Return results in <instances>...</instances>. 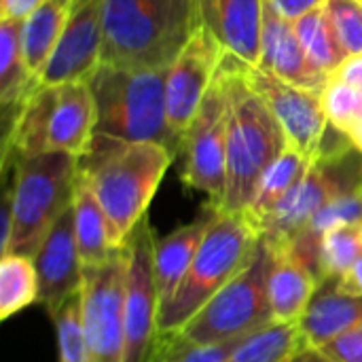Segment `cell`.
<instances>
[{
  "mask_svg": "<svg viewBox=\"0 0 362 362\" xmlns=\"http://www.w3.org/2000/svg\"><path fill=\"white\" fill-rule=\"evenodd\" d=\"M174 159L176 153L163 144L93 136L89 153L81 157V174L108 218L115 248H121L148 214V206Z\"/></svg>",
  "mask_w": 362,
  "mask_h": 362,
  "instance_id": "obj_1",
  "label": "cell"
},
{
  "mask_svg": "<svg viewBox=\"0 0 362 362\" xmlns=\"http://www.w3.org/2000/svg\"><path fill=\"white\" fill-rule=\"evenodd\" d=\"M218 78L227 100V189L221 212H244L259 180L288 142L278 119L250 87L244 62L225 53Z\"/></svg>",
  "mask_w": 362,
  "mask_h": 362,
  "instance_id": "obj_2",
  "label": "cell"
},
{
  "mask_svg": "<svg viewBox=\"0 0 362 362\" xmlns=\"http://www.w3.org/2000/svg\"><path fill=\"white\" fill-rule=\"evenodd\" d=\"M199 25L197 0H106L102 64L165 70Z\"/></svg>",
  "mask_w": 362,
  "mask_h": 362,
  "instance_id": "obj_3",
  "label": "cell"
},
{
  "mask_svg": "<svg viewBox=\"0 0 362 362\" xmlns=\"http://www.w3.org/2000/svg\"><path fill=\"white\" fill-rule=\"evenodd\" d=\"M98 125V108L87 81L40 85L17 115L4 123L2 172L21 157L68 153L85 157Z\"/></svg>",
  "mask_w": 362,
  "mask_h": 362,
  "instance_id": "obj_4",
  "label": "cell"
},
{
  "mask_svg": "<svg viewBox=\"0 0 362 362\" xmlns=\"http://www.w3.org/2000/svg\"><path fill=\"white\" fill-rule=\"evenodd\" d=\"M78 168L81 159L74 155L40 153L21 157L2 172V199L13 216L11 242L2 255L34 259L47 233L74 204Z\"/></svg>",
  "mask_w": 362,
  "mask_h": 362,
  "instance_id": "obj_5",
  "label": "cell"
},
{
  "mask_svg": "<svg viewBox=\"0 0 362 362\" xmlns=\"http://www.w3.org/2000/svg\"><path fill=\"white\" fill-rule=\"evenodd\" d=\"M165 70L100 64L89 89L98 108L95 134L121 142H155L180 153L182 140L168 121Z\"/></svg>",
  "mask_w": 362,
  "mask_h": 362,
  "instance_id": "obj_6",
  "label": "cell"
},
{
  "mask_svg": "<svg viewBox=\"0 0 362 362\" xmlns=\"http://www.w3.org/2000/svg\"><path fill=\"white\" fill-rule=\"evenodd\" d=\"M210 212L208 231L180 288L161 308V337H176L214 295L246 269L259 248L261 235L242 212H221L212 208Z\"/></svg>",
  "mask_w": 362,
  "mask_h": 362,
  "instance_id": "obj_7",
  "label": "cell"
},
{
  "mask_svg": "<svg viewBox=\"0 0 362 362\" xmlns=\"http://www.w3.org/2000/svg\"><path fill=\"white\" fill-rule=\"evenodd\" d=\"M356 189H362V153L348 136L339 134L269 214L261 240L274 250L291 248L305 225L327 204Z\"/></svg>",
  "mask_w": 362,
  "mask_h": 362,
  "instance_id": "obj_8",
  "label": "cell"
},
{
  "mask_svg": "<svg viewBox=\"0 0 362 362\" xmlns=\"http://www.w3.org/2000/svg\"><path fill=\"white\" fill-rule=\"evenodd\" d=\"M272 259V248L261 240L246 269L214 295L176 339L187 346H221L246 339L274 325L267 299Z\"/></svg>",
  "mask_w": 362,
  "mask_h": 362,
  "instance_id": "obj_9",
  "label": "cell"
},
{
  "mask_svg": "<svg viewBox=\"0 0 362 362\" xmlns=\"http://www.w3.org/2000/svg\"><path fill=\"white\" fill-rule=\"evenodd\" d=\"M155 233L148 214L125 240V344L121 362H161L168 339L159 331L161 299L153 274Z\"/></svg>",
  "mask_w": 362,
  "mask_h": 362,
  "instance_id": "obj_10",
  "label": "cell"
},
{
  "mask_svg": "<svg viewBox=\"0 0 362 362\" xmlns=\"http://www.w3.org/2000/svg\"><path fill=\"white\" fill-rule=\"evenodd\" d=\"M180 178L206 193L208 208L221 210L227 189V100L216 74L180 144Z\"/></svg>",
  "mask_w": 362,
  "mask_h": 362,
  "instance_id": "obj_11",
  "label": "cell"
},
{
  "mask_svg": "<svg viewBox=\"0 0 362 362\" xmlns=\"http://www.w3.org/2000/svg\"><path fill=\"white\" fill-rule=\"evenodd\" d=\"M125 272V244L104 265L83 269L81 322L91 362L123 361Z\"/></svg>",
  "mask_w": 362,
  "mask_h": 362,
  "instance_id": "obj_12",
  "label": "cell"
},
{
  "mask_svg": "<svg viewBox=\"0 0 362 362\" xmlns=\"http://www.w3.org/2000/svg\"><path fill=\"white\" fill-rule=\"evenodd\" d=\"M244 72L250 87L261 95L272 115L278 119L288 146L303 155L310 163L318 161L325 155L327 140L333 132L320 95L284 83L259 66L244 64Z\"/></svg>",
  "mask_w": 362,
  "mask_h": 362,
  "instance_id": "obj_13",
  "label": "cell"
},
{
  "mask_svg": "<svg viewBox=\"0 0 362 362\" xmlns=\"http://www.w3.org/2000/svg\"><path fill=\"white\" fill-rule=\"evenodd\" d=\"M225 53L218 38L202 23L170 64L165 76L168 121L180 140L214 85Z\"/></svg>",
  "mask_w": 362,
  "mask_h": 362,
  "instance_id": "obj_14",
  "label": "cell"
},
{
  "mask_svg": "<svg viewBox=\"0 0 362 362\" xmlns=\"http://www.w3.org/2000/svg\"><path fill=\"white\" fill-rule=\"evenodd\" d=\"M104 2L106 0H74L68 25L45 66L40 85L89 81L100 68L104 47Z\"/></svg>",
  "mask_w": 362,
  "mask_h": 362,
  "instance_id": "obj_15",
  "label": "cell"
},
{
  "mask_svg": "<svg viewBox=\"0 0 362 362\" xmlns=\"http://www.w3.org/2000/svg\"><path fill=\"white\" fill-rule=\"evenodd\" d=\"M38 274V303L49 312H57L68 299L83 288V263L74 233V208H68L55 227L47 233L34 255Z\"/></svg>",
  "mask_w": 362,
  "mask_h": 362,
  "instance_id": "obj_16",
  "label": "cell"
},
{
  "mask_svg": "<svg viewBox=\"0 0 362 362\" xmlns=\"http://www.w3.org/2000/svg\"><path fill=\"white\" fill-rule=\"evenodd\" d=\"M261 70L278 76L284 83L295 87L322 93L329 83V74L318 70L308 57L295 25L280 15H276L269 6L263 4V38H261V57L257 64Z\"/></svg>",
  "mask_w": 362,
  "mask_h": 362,
  "instance_id": "obj_17",
  "label": "cell"
},
{
  "mask_svg": "<svg viewBox=\"0 0 362 362\" xmlns=\"http://www.w3.org/2000/svg\"><path fill=\"white\" fill-rule=\"evenodd\" d=\"M202 23L223 49L248 66H257L263 38V0H197Z\"/></svg>",
  "mask_w": 362,
  "mask_h": 362,
  "instance_id": "obj_18",
  "label": "cell"
},
{
  "mask_svg": "<svg viewBox=\"0 0 362 362\" xmlns=\"http://www.w3.org/2000/svg\"><path fill=\"white\" fill-rule=\"evenodd\" d=\"M272 267L267 276V299L276 325H293L303 318L318 293L316 274L288 250L272 248Z\"/></svg>",
  "mask_w": 362,
  "mask_h": 362,
  "instance_id": "obj_19",
  "label": "cell"
},
{
  "mask_svg": "<svg viewBox=\"0 0 362 362\" xmlns=\"http://www.w3.org/2000/svg\"><path fill=\"white\" fill-rule=\"evenodd\" d=\"M362 327V297L337 291L335 282H322L308 312L299 320L310 350H320L339 335Z\"/></svg>",
  "mask_w": 362,
  "mask_h": 362,
  "instance_id": "obj_20",
  "label": "cell"
},
{
  "mask_svg": "<svg viewBox=\"0 0 362 362\" xmlns=\"http://www.w3.org/2000/svg\"><path fill=\"white\" fill-rule=\"evenodd\" d=\"M206 216L195 218L193 223L172 231L165 238L155 240V248H153V274H155V286L161 299V308L176 295V291L180 288L193 257L208 231L212 212L210 208H206Z\"/></svg>",
  "mask_w": 362,
  "mask_h": 362,
  "instance_id": "obj_21",
  "label": "cell"
},
{
  "mask_svg": "<svg viewBox=\"0 0 362 362\" xmlns=\"http://www.w3.org/2000/svg\"><path fill=\"white\" fill-rule=\"evenodd\" d=\"M72 208H74L76 246H78L83 269L104 265L119 248H115V244H112L108 218H106L102 206L98 204L87 178L81 174V168H78Z\"/></svg>",
  "mask_w": 362,
  "mask_h": 362,
  "instance_id": "obj_22",
  "label": "cell"
},
{
  "mask_svg": "<svg viewBox=\"0 0 362 362\" xmlns=\"http://www.w3.org/2000/svg\"><path fill=\"white\" fill-rule=\"evenodd\" d=\"M40 87L28 68L21 47V21H0V104L4 123L11 121L28 98Z\"/></svg>",
  "mask_w": 362,
  "mask_h": 362,
  "instance_id": "obj_23",
  "label": "cell"
},
{
  "mask_svg": "<svg viewBox=\"0 0 362 362\" xmlns=\"http://www.w3.org/2000/svg\"><path fill=\"white\" fill-rule=\"evenodd\" d=\"M74 0H45L28 19L21 21V47L28 62L30 72L40 83V76L45 72V66L55 51L70 13H72Z\"/></svg>",
  "mask_w": 362,
  "mask_h": 362,
  "instance_id": "obj_24",
  "label": "cell"
},
{
  "mask_svg": "<svg viewBox=\"0 0 362 362\" xmlns=\"http://www.w3.org/2000/svg\"><path fill=\"white\" fill-rule=\"evenodd\" d=\"M310 161L299 155L297 151H293L291 146L267 168V172L263 174V178L257 185V191L250 199V204L246 206V210L242 212L248 223L255 227V231L261 235L265 221L269 218V214L280 206V202L293 191V187L305 176V172L310 170Z\"/></svg>",
  "mask_w": 362,
  "mask_h": 362,
  "instance_id": "obj_25",
  "label": "cell"
},
{
  "mask_svg": "<svg viewBox=\"0 0 362 362\" xmlns=\"http://www.w3.org/2000/svg\"><path fill=\"white\" fill-rule=\"evenodd\" d=\"M38 274L34 259L23 255L0 257V318L6 320L38 303Z\"/></svg>",
  "mask_w": 362,
  "mask_h": 362,
  "instance_id": "obj_26",
  "label": "cell"
},
{
  "mask_svg": "<svg viewBox=\"0 0 362 362\" xmlns=\"http://www.w3.org/2000/svg\"><path fill=\"white\" fill-rule=\"evenodd\" d=\"M295 32L308 53V57L312 59V64L322 70L325 74L333 76L335 70L348 59V55L344 53L325 8H316L308 15H303L301 19H297L295 23Z\"/></svg>",
  "mask_w": 362,
  "mask_h": 362,
  "instance_id": "obj_27",
  "label": "cell"
},
{
  "mask_svg": "<svg viewBox=\"0 0 362 362\" xmlns=\"http://www.w3.org/2000/svg\"><path fill=\"white\" fill-rule=\"evenodd\" d=\"M362 257V225H346L325 233L318 250V282H339Z\"/></svg>",
  "mask_w": 362,
  "mask_h": 362,
  "instance_id": "obj_28",
  "label": "cell"
},
{
  "mask_svg": "<svg viewBox=\"0 0 362 362\" xmlns=\"http://www.w3.org/2000/svg\"><path fill=\"white\" fill-rule=\"evenodd\" d=\"M320 102L331 127L350 136L362 119V89L331 76L320 93Z\"/></svg>",
  "mask_w": 362,
  "mask_h": 362,
  "instance_id": "obj_29",
  "label": "cell"
},
{
  "mask_svg": "<svg viewBox=\"0 0 362 362\" xmlns=\"http://www.w3.org/2000/svg\"><path fill=\"white\" fill-rule=\"evenodd\" d=\"M57 333L59 362H91L81 322V293L68 299L57 312L49 314Z\"/></svg>",
  "mask_w": 362,
  "mask_h": 362,
  "instance_id": "obj_30",
  "label": "cell"
},
{
  "mask_svg": "<svg viewBox=\"0 0 362 362\" xmlns=\"http://www.w3.org/2000/svg\"><path fill=\"white\" fill-rule=\"evenodd\" d=\"M327 19L348 57L362 53V2L358 0H325Z\"/></svg>",
  "mask_w": 362,
  "mask_h": 362,
  "instance_id": "obj_31",
  "label": "cell"
},
{
  "mask_svg": "<svg viewBox=\"0 0 362 362\" xmlns=\"http://www.w3.org/2000/svg\"><path fill=\"white\" fill-rule=\"evenodd\" d=\"M168 352L161 362H225L233 348L242 341L221 344V346H187L176 337H168Z\"/></svg>",
  "mask_w": 362,
  "mask_h": 362,
  "instance_id": "obj_32",
  "label": "cell"
},
{
  "mask_svg": "<svg viewBox=\"0 0 362 362\" xmlns=\"http://www.w3.org/2000/svg\"><path fill=\"white\" fill-rule=\"evenodd\" d=\"M316 352L325 362H362V327L339 335Z\"/></svg>",
  "mask_w": 362,
  "mask_h": 362,
  "instance_id": "obj_33",
  "label": "cell"
},
{
  "mask_svg": "<svg viewBox=\"0 0 362 362\" xmlns=\"http://www.w3.org/2000/svg\"><path fill=\"white\" fill-rule=\"evenodd\" d=\"M265 6H269L276 15H280L282 19L295 23L297 19H301L303 15L320 8L325 4V0H263Z\"/></svg>",
  "mask_w": 362,
  "mask_h": 362,
  "instance_id": "obj_34",
  "label": "cell"
},
{
  "mask_svg": "<svg viewBox=\"0 0 362 362\" xmlns=\"http://www.w3.org/2000/svg\"><path fill=\"white\" fill-rule=\"evenodd\" d=\"M45 0H0V21H23Z\"/></svg>",
  "mask_w": 362,
  "mask_h": 362,
  "instance_id": "obj_35",
  "label": "cell"
},
{
  "mask_svg": "<svg viewBox=\"0 0 362 362\" xmlns=\"http://www.w3.org/2000/svg\"><path fill=\"white\" fill-rule=\"evenodd\" d=\"M335 78L344 81V83H350L354 87L362 89V53L361 55H352L348 57L333 74Z\"/></svg>",
  "mask_w": 362,
  "mask_h": 362,
  "instance_id": "obj_36",
  "label": "cell"
},
{
  "mask_svg": "<svg viewBox=\"0 0 362 362\" xmlns=\"http://www.w3.org/2000/svg\"><path fill=\"white\" fill-rule=\"evenodd\" d=\"M337 291L346 293V295H356L362 297V257L344 274V278L339 282H335Z\"/></svg>",
  "mask_w": 362,
  "mask_h": 362,
  "instance_id": "obj_37",
  "label": "cell"
},
{
  "mask_svg": "<svg viewBox=\"0 0 362 362\" xmlns=\"http://www.w3.org/2000/svg\"><path fill=\"white\" fill-rule=\"evenodd\" d=\"M348 138H350V142H352V144H354V146H356V148L362 153V119L358 121V125L352 129V134H350Z\"/></svg>",
  "mask_w": 362,
  "mask_h": 362,
  "instance_id": "obj_38",
  "label": "cell"
},
{
  "mask_svg": "<svg viewBox=\"0 0 362 362\" xmlns=\"http://www.w3.org/2000/svg\"><path fill=\"white\" fill-rule=\"evenodd\" d=\"M358 2H362V0H358Z\"/></svg>",
  "mask_w": 362,
  "mask_h": 362,
  "instance_id": "obj_39",
  "label": "cell"
}]
</instances>
